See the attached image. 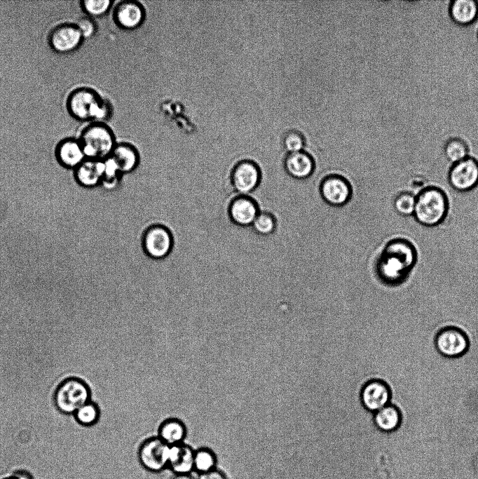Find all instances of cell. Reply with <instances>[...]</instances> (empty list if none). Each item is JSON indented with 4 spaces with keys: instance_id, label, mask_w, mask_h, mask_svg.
<instances>
[{
    "instance_id": "18",
    "label": "cell",
    "mask_w": 478,
    "mask_h": 479,
    "mask_svg": "<svg viewBox=\"0 0 478 479\" xmlns=\"http://www.w3.org/2000/svg\"><path fill=\"white\" fill-rule=\"evenodd\" d=\"M104 170V160L86 158L74 170V177L78 185L93 188L101 185Z\"/></svg>"
},
{
    "instance_id": "2",
    "label": "cell",
    "mask_w": 478,
    "mask_h": 479,
    "mask_svg": "<svg viewBox=\"0 0 478 479\" xmlns=\"http://www.w3.org/2000/svg\"><path fill=\"white\" fill-rule=\"evenodd\" d=\"M449 199L440 188L428 186L416 196L413 215L416 221L425 227L437 226L444 220L449 211Z\"/></svg>"
},
{
    "instance_id": "7",
    "label": "cell",
    "mask_w": 478,
    "mask_h": 479,
    "mask_svg": "<svg viewBox=\"0 0 478 479\" xmlns=\"http://www.w3.org/2000/svg\"><path fill=\"white\" fill-rule=\"evenodd\" d=\"M319 191L326 203L334 207H341L351 199L353 187L344 175L331 173L321 180Z\"/></svg>"
},
{
    "instance_id": "13",
    "label": "cell",
    "mask_w": 478,
    "mask_h": 479,
    "mask_svg": "<svg viewBox=\"0 0 478 479\" xmlns=\"http://www.w3.org/2000/svg\"><path fill=\"white\" fill-rule=\"evenodd\" d=\"M435 346L438 352L447 358L463 356L468 349L467 335L460 330L447 327L441 330L435 338Z\"/></svg>"
},
{
    "instance_id": "1",
    "label": "cell",
    "mask_w": 478,
    "mask_h": 479,
    "mask_svg": "<svg viewBox=\"0 0 478 479\" xmlns=\"http://www.w3.org/2000/svg\"><path fill=\"white\" fill-rule=\"evenodd\" d=\"M417 252L414 245L405 238H395L386 243L376 262V272L385 285L402 284L414 268Z\"/></svg>"
},
{
    "instance_id": "17",
    "label": "cell",
    "mask_w": 478,
    "mask_h": 479,
    "mask_svg": "<svg viewBox=\"0 0 478 479\" xmlns=\"http://www.w3.org/2000/svg\"><path fill=\"white\" fill-rule=\"evenodd\" d=\"M284 168L290 177L306 180L313 175L315 163L313 156L302 150L289 153L284 161Z\"/></svg>"
},
{
    "instance_id": "25",
    "label": "cell",
    "mask_w": 478,
    "mask_h": 479,
    "mask_svg": "<svg viewBox=\"0 0 478 479\" xmlns=\"http://www.w3.org/2000/svg\"><path fill=\"white\" fill-rule=\"evenodd\" d=\"M217 457L212 450L201 447L194 451L193 471L203 474L216 468Z\"/></svg>"
},
{
    "instance_id": "5",
    "label": "cell",
    "mask_w": 478,
    "mask_h": 479,
    "mask_svg": "<svg viewBox=\"0 0 478 479\" xmlns=\"http://www.w3.org/2000/svg\"><path fill=\"white\" fill-rule=\"evenodd\" d=\"M141 246L148 257L157 260L163 259L167 257L173 249V236L166 226L153 224L143 231Z\"/></svg>"
},
{
    "instance_id": "4",
    "label": "cell",
    "mask_w": 478,
    "mask_h": 479,
    "mask_svg": "<svg viewBox=\"0 0 478 479\" xmlns=\"http://www.w3.org/2000/svg\"><path fill=\"white\" fill-rule=\"evenodd\" d=\"M104 97L94 88L80 86L73 89L66 99L69 116L80 122H95Z\"/></svg>"
},
{
    "instance_id": "33",
    "label": "cell",
    "mask_w": 478,
    "mask_h": 479,
    "mask_svg": "<svg viewBox=\"0 0 478 479\" xmlns=\"http://www.w3.org/2000/svg\"><path fill=\"white\" fill-rule=\"evenodd\" d=\"M1 479H34L29 469L22 468L13 471Z\"/></svg>"
},
{
    "instance_id": "31",
    "label": "cell",
    "mask_w": 478,
    "mask_h": 479,
    "mask_svg": "<svg viewBox=\"0 0 478 479\" xmlns=\"http://www.w3.org/2000/svg\"><path fill=\"white\" fill-rule=\"evenodd\" d=\"M304 137L297 130H289L284 136L283 144L289 153L302 151L304 146Z\"/></svg>"
},
{
    "instance_id": "16",
    "label": "cell",
    "mask_w": 478,
    "mask_h": 479,
    "mask_svg": "<svg viewBox=\"0 0 478 479\" xmlns=\"http://www.w3.org/2000/svg\"><path fill=\"white\" fill-rule=\"evenodd\" d=\"M57 161L64 168L75 170L86 158L78 138L68 137L61 140L55 146Z\"/></svg>"
},
{
    "instance_id": "29",
    "label": "cell",
    "mask_w": 478,
    "mask_h": 479,
    "mask_svg": "<svg viewBox=\"0 0 478 479\" xmlns=\"http://www.w3.org/2000/svg\"><path fill=\"white\" fill-rule=\"evenodd\" d=\"M416 196L411 191L399 192L393 201L395 210L400 215L409 216L414 214Z\"/></svg>"
},
{
    "instance_id": "3",
    "label": "cell",
    "mask_w": 478,
    "mask_h": 479,
    "mask_svg": "<svg viewBox=\"0 0 478 479\" xmlns=\"http://www.w3.org/2000/svg\"><path fill=\"white\" fill-rule=\"evenodd\" d=\"M86 158L104 160L117 144L112 129L103 123H89L78 137Z\"/></svg>"
},
{
    "instance_id": "35",
    "label": "cell",
    "mask_w": 478,
    "mask_h": 479,
    "mask_svg": "<svg viewBox=\"0 0 478 479\" xmlns=\"http://www.w3.org/2000/svg\"><path fill=\"white\" fill-rule=\"evenodd\" d=\"M172 479H194L191 474H175Z\"/></svg>"
},
{
    "instance_id": "19",
    "label": "cell",
    "mask_w": 478,
    "mask_h": 479,
    "mask_svg": "<svg viewBox=\"0 0 478 479\" xmlns=\"http://www.w3.org/2000/svg\"><path fill=\"white\" fill-rule=\"evenodd\" d=\"M194 450L183 443L170 445L168 467L175 474H191L193 471Z\"/></svg>"
},
{
    "instance_id": "11",
    "label": "cell",
    "mask_w": 478,
    "mask_h": 479,
    "mask_svg": "<svg viewBox=\"0 0 478 479\" xmlns=\"http://www.w3.org/2000/svg\"><path fill=\"white\" fill-rule=\"evenodd\" d=\"M451 187L456 191H468L478 185V161L472 156L453 163L448 175Z\"/></svg>"
},
{
    "instance_id": "8",
    "label": "cell",
    "mask_w": 478,
    "mask_h": 479,
    "mask_svg": "<svg viewBox=\"0 0 478 479\" xmlns=\"http://www.w3.org/2000/svg\"><path fill=\"white\" fill-rule=\"evenodd\" d=\"M262 173L259 165L252 160L238 161L230 173L231 184L240 195H250L260 184Z\"/></svg>"
},
{
    "instance_id": "21",
    "label": "cell",
    "mask_w": 478,
    "mask_h": 479,
    "mask_svg": "<svg viewBox=\"0 0 478 479\" xmlns=\"http://www.w3.org/2000/svg\"><path fill=\"white\" fill-rule=\"evenodd\" d=\"M449 13L451 20L460 25H468L478 18V2L475 0H453Z\"/></svg>"
},
{
    "instance_id": "20",
    "label": "cell",
    "mask_w": 478,
    "mask_h": 479,
    "mask_svg": "<svg viewBox=\"0 0 478 479\" xmlns=\"http://www.w3.org/2000/svg\"><path fill=\"white\" fill-rule=\"evenodd\" d=\"M111 156L123 175L133 172L140 162V155L137 149L129 142H117Z\"/></svg>"
},
{
    "instance_id": "10",
    "label": "cell",
    "mask_w": 478,
    "mask_h": 479,
    "mask_svg": "<svg viewBox=\"0 0 478 479\" xmlns=\"http://www.w3.org/2000/svg\"><path fill=\"white\" fill-rule=\"evenodd\" d=\"M170 445L158 436L144 440L138 450L141 465L151 472H159L168 467Z\"/></svg>"
},
{
    "instance_id": "34",
    "label": "cell",
    "mask_w": 478,
    "mask_h": 479,
    "mask_svg": "<svg viewBox=\"0 0 478 479\" xmlns=\"http://www.w3.org/2000/svg\"><path fill=\"white\" fill-rule=\"evenodd\" d=\"M198 479H227L225 474L217 468L205 473L199 474Z\"/></svg>"
},
{
    "instance_id": "15",
    "label": "cell",
    "mask_w": 478,
    "mask_h": 479,
    "mask_svg": "<svg viewBox=\"0 0 478 479\" xmlns=\"http://www.w3.org/2000/svg\"><path fill=\"white\" fill-rule=\"evenodd\" d=\"M390 398L388 386L380 380H371L366 383L360 393L364 407L373 413L389 405Z\"/></svg>"
},
{
    "instance_id": "26",
    "label": "cell",
    "mask_w": 478,
    "mask_h": 479,
    "mask_svg": "<svg viewBox=\"0 0 478 479\" xmlns=\"http://www.w3.org/2000/svg\"><path fill=\"white\" fill-rule=\"evenodd\" d=\"M111 0H81L80 8L85 15L93 19L100 18L106 15L113 6Z\"/></svg>"
},
{
    "instance_id": "28",
    "label": "cell",
    "mask_w": 478,
    "mask_h": 479,
    "mask_svg": "<svg viewBox=\"0 0 478 479\" xmlns=\"http://www.w3.org/2000/svg\"><path fill=\"white\" fill-rule=\"evenodd\" d=\"M252 227L257 234L261 236H269L275 231L277 220L273 213L268 211H260Z\"/></svg>"
},
{
    "instance_id": "22",
    "label": "cell",
    "mask_w": 478,
    "mask_h": 479,
    "mask_svg": "<svg viewBox=\"0 0 478 479\" xmlns=\"http://www.w3.org/2000/svg\"><path fill=\"white\" fill-rule=\"evenodd\" d=\"M186 436V427L179 419L170 418L163 421L158 428V437L168 445L183 443Z\"/></svg>"
},
{
    "instance_id": "12",
    "label": "cell",
    "mask_w": 478,
    "mask_h": 479,
    "mask_svg": "<svg viewBox=\"0 0 478 479\" xmlns=\"http://www.w3.org/2000/svg\"><path fill=\"white\" fill-rule=\"evenodd\" d=\"M112 18L119 28L135 30L140 27L146 19L145 8L137 1H121L113 8Z\"/></svg>"
},
{
    "instance_id": "23",
    "label": "cell",
    "mask_w": 478,
    "mask_h": 479,
    "mask_svg": "<svg viewBox=\"0 0 478 479\" xmlns=\"http://www.w3.org/2000/svg\"><path fill=\"white\" fill-rule=\"evenodd\" d=\"M374 421L378 430L390 433L400 426L401 413L396 407L389 404L374 413Z\"/></svg>"
},
{
    "instance_id": "30",
    "label": "cell",
    "mask_w": 478,
    "mask_h": 479,
    "mask_svg": "<svg viewBox=\"0 0 478 479\" xmlns=\"http://www.w3.org/2000/svg\"><path fill=\"white\" fill-rule=\"evenodd\" d=\"M100 417L98 407L88 402L76 411V418L79 424L86 426H93L96 424Z\"/></svg>"
},
{
    "instance_id": "6",
    "label": "cell",
    "mask_w": 478,
    "mask_h": 479,
    "mask_svg": "<svg viewBox=\"0 0 478 479\" xmlns=\"http://www.w3.org/2000/svg\"><path fill=\"white\" fill-rule=\"evenodd\" d=\"M90 391L82 381L71 378L63 382L57 389L55 402L57 408L64 413H72L87 403Z\"/></svg>"
},
{
    "instance_id": "24",
    "label": "cell",
    "mask_w": 478,
    "mask_h": 479,
    "mask_svg": "<svg viewBox=\"0 0 478 479\" xmlns=\"http://www.w3.org/2000/svg\"><path fill=\"white\" fill-rule=\"evenodd\" d=\"M469 147L467 142L460 137L449 139L444 146V154L452 163L458 162L468 156Z\"/></svg>"
},
{
    "instance_id": "36",
    "label": "cell",
    "mask_w": 478,
    "mask_h": 479,
    "mask_svg": "<svg viewBox=\"0 0 478 479\" xmlns=\"http://www.w3.org/2000/svg\"><path fill=\"white\" fill-rule=\"evenodd\" d=\"M477 36H478V34H477Z\"/></svg>"
},
{
    "instance_id": "27",
    "label": "cell",
    "mask_w": 478,
    "mask_h": 479,
    "mask_svg": "<svg viewBox=\"0 0 478 479\" xmlns=\"http://www.w3.org/2000/svg\"><path fill=\"white\" fill-rule=\"evenodd\" d=\"M104 175L101 186L107 190L114 189L119 184L123 175L111 156L104 160Z\"/></svg>"
},
{
    "instance_id": "32",
    "label": "cell",
    "mask_w": 478,
    "mask_h": 479,
    "mask_svg": "<svg viewBox=\"0 0 478 479\" xmlns=\"http://www.w3.org/2000/svg\"><path fill=\"white\" fill-rule=\"evenodd\" d=\"M75 24L84 39L93 38L97 32L98 27L95 20L86 15L79 18Z\"/></svg>"
},
{
    "instance_id": "9",
    "label": "cell",
    "mask_w": 478,
    "mask_h": 479,
    "mask_svg": "<svg viewBox=\"0 0 478 479\" xmlns=\"http://www.w3.org/2000/svg\"><path fill=\"white\" fill-rule=\"evenodd\" d=\"M84 40L75 22H63L55 25L47 37L50 49L62 55L75 52Z\"/></svg>"
},
{
    "instance_id": "14",
    "label": "cell",
    "mask_w": 478,
    "mask_h": 479,
    "mask_svg": "<svg viewBox=\"0 0 478 479\" xmlns=\"http://www.w3.org/2000/svg\"><path fill=\"white\" fill-rule=\"evenodd\" d=\"M260 211L258 202L250 195L237 194L230 201L227 208L230 220L243 227L252 226Z\"/></svg>"
}]
</instances>
